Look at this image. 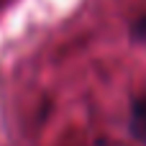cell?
Returning <instances> with one entry per match:
<instances>
[{
	"label": "cell",
	"mask_w": 146,
	"mask_h": 146,
	"mask_svg": "<svg viewBox=\"0 0 146 146\" xmlns=\"http://www.w3.org/2000/svg\"><path fill=\"white\" fill-rule=\"evenodd\" d=\"M128 131L139 144L146 146V90L133 95L128 103Z\"/></svg>",
	"instance_id": "obj_1"
},
{
	"label": "cell",
	"mask_w": 146,
	"mask_h": 146,
	"mask_svg": "<svg viewBox=\"0 0 146 146\" xmlns=\"http://www.w3.org/2000/svg\"><path fill=\"white\" fill-rule=\"evenodd\" d=\"M126 33H128V41H131V44L146 46V10L141 13V15H136V18L128 23Z\"/></svg>",
	"instance_id": "obj_2"
},
{
	"label": "cell",
	"mask_w": 146,
	"mask_h": 146,
	"mask_svg": "<svg viewBox=\"0 0 146 146\" xmlns=\"http://www.w3.org/2000/svg\"><path fill=\"white\" fill-rule=\"evenodd\" d=\"M95 146H118V144H110V141H105V139H100V141H98Z\"/></svg>",
	"instance_id": "obj_3"
}]
</instances>
